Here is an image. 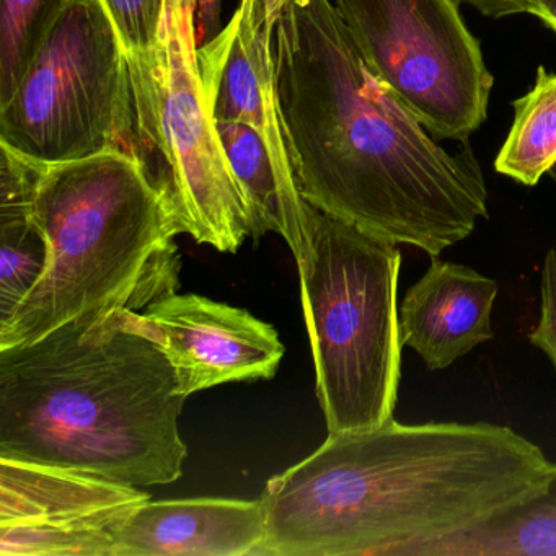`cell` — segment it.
<instances>
[{
	"label": "cell",
	"mask_w": 556,
	"mask_h": 556,
	"mask_svg": "<svg viewBox=\"0 0 556 556\" xmlns=\"http://www.w3.org/2000/svg\"><path fill=\"white\" fill-rule=\"evenodd\" d=\"M239 8L253 24L275 28L285 9V0H240Z\"/></svg>",
	"instance_id": "obj_21"
},
{
	"label": "cell",
	"mask_w": 556,
	"mask_h": 556,
	"mask_svg": "<svg viewBox=\"0 0 556 556\" xmlns=\"http://www.w3.org/2000/svg\"><path fill=\"white\" fill-rule=\"evenodd\" d=\"M115 25L128 56H142L154 48L161 30L165 0H100Z\"/></svg>",
	"instance_id": "obj_18"
},
{
	"label": "cell",
	"mask_w": 556,
	"mask_h": 556,
	"mask_svg": "<svg viewBox=\"0 0 556 556\" xmlns=\"http://www.w3.org/2000/svg\"><path fill=\"white\" fill-rule=\"evenodd\" d=\"M148 501L138 486L0 457V555L115 556L123 527Z\"/></svg>",
	"instance_id": "obj_9"
},
{
	"label": "cell",
	"mask_w": 556,
	"mask_h": 556,
	"mask_svg": "<svg viewBox=\"0 0 556 556\" xmlns=\"http://www.w3.org/2000/svg\"><path fill=\"white\" fill-rule=\"evenodd\" d=\"M27 168L48 265L0 324V350L34 343L76 318L144 311L177 294L175 237L184 230L138 157L122 151L54 164L27 157Z\"/></svg>",
	"instance_id": "obj_4"
},
{
	"label": "cell",
	"mask_w": 556,
	"mask_h": 556,
	"mask_svg": "<svg viewBox=\"0 0 556 556\" xmlns=\"http://www.w3.org/2000/svg\"><path fill=\"white\" fill-rule=\"evenodd\" d=\"M194 0H165L154 48L128 56L135 155L167 198L184 233L236 253L252 236L201 79Z\"/></svg>",
	"instance_id": "obj_6"
},
{
	"label": "cell",
	"mask_w": 556,
	"mask_h": 556,
	"mask_svg": "<svg viewBox=\"0 0 556 556\" xmlns=\"http://www.w3.org/2000/svg\"><path fill=\"white\" fill-rule=\"evenodd\" d=\"M529 14L556 31V0H530Z\"/></svg>",
	"instance_id": "obj_23"
},
{
	"label": "cell",
	"mask_w": 556,
	"mask_h": 556,
	"mask_svg": "<svg viewBox=\"0 0 556 556\" xmlns=\"http://www.w3.org/2000/svg\"><path fill=\"white\" fill-rule=\"evenodd\" d=\"M354 45L425 128L467 142L488 115L493 76L458 0H331Z\"/></svg>",
	"instance_id": "obj_8"
},
{
	"label": "cell",
	"mask_w": 556,
	"mask_h": 556,
	"mask_svg": "<svg viewBox=\"0 0 556 556\" xmlns=\"http://www.w3.org/2000/svg\"><path fill=\"white\" fill-rule=\"evenodd\" d=\"M142 314L185 399L223 383L273 379L285 356L271 325L203 295H168Z\"/></svg>",
	"instance_id": "obj_10"
},
{
	"label": "cell",
	"mask_w": 556,
	"mask_h": 556,
	"mask_svg": "<svg viewBox=\"0 0 556 556\" xmlns=\"http://www.w3.org/2000/svg\"><path fill=\"white\" fill-rule=\"evenodd\" d=\"M0 144L47 164L110 151L135 155L128 54L100 0L64 9L0 106Z\"/></svg>",
	"instance_id": "obj_7"
},
{
	"label": "cell",
	"mask_w": 556,
	"mask_h": 556,
	"mask_svg": "<svg viewBox=\"0 0 556 556\" xmlns=\"http://www.w3.org/2000/svg\"><path fill=\"white\" fill-rule=\"evenodd\" d=\"M302 305L328 434L392 421L402 379V253L307 203Z\"/></svg>",
	"instance_id": "obj_5"
},
{
	"label": "cell",
	"mask_w": 556,
	"mask_h": 556,
	"mask_svg": "<svg viewBox=\"0 0 556 556\" xmlns=\"http://www.w3.org/2000/svg\"><path fill=\"white\" fill-rule=\"evenodd\" d=\"M481 15L490 18L509 17V15L529 12L530 0H464Z\"/></svg>",
	"instance_id": "obj_22"
},
{
	"label": "cell",
	"mask_w": 556,
	"mask_h": 556,
	"mask_svg": "<svg viewBox=\"0 0 556 556\" xmlns=\"http://www.w3.org/2000/svg\"><path fill=\"white\" fill-rule=\"evenodd\" d=\"M514 112L494 168L526 187H535L556 165V74L539 67L535 86L514 102Z\"/></svg>",
	"instance_id": "obj_16"
},
{
	"label": "cell",
	"mask_w": 556,
	"mask_h": 556,
	"mask_svg": "<svg viewBox=\"0 0 556 556\" xmlns=\"http://www.w3.org/2000/svg\"><path fill=\"white\" fill-rule=\"evenodd\" d=\"M494 279L432 256L421 279L400 305V330L429 370H442L493 338Z\"/></svg>",
	"instance_id": "obj_13"
},
{
	"label": "cell",
	"mask_w": 556,
	"mask_h": 556,
	"mask_svg": "<svg viewBox=\"0 0 556 556\" xmlns=\"http://www.w3.org/2000/svg\"><path fill=\"white\" fill-rule=\"evenodd\" d=\"M413 556H556V465L532 496Z\"/></svg>",
	"instance_id": "obj_15"
},
{
	"label": "cell",
	"mask_w": 556,
	"mask_h": 556,
	"mask_svg": "<svg viewBox=\"0 0 556 556\" xmlns=\"http://www.w3.org/2000/svg\"><path fill=\"white\" fill-rule=\"evenodd\" d=\"M265 539L262 500L148 501L123 527L115 556H256Z\"/></svg>",
	"instance_id": "obj_12"
},
{
	"label": "cell",
	"mask_w": 556,
	"mask_h": 556,
	"mask_svg": "<svg viewBox=\"0 0 556 556\" xmlns=\"http://www.w3.org/2000/svg\"><path fill=\"white\" fill-rule=\"evenodd\" d=\"M273 35L275 28L253 24L239 8L211 43L198 48V63L214 122L243 123L262 136L289 204L305 216L307 201L299 191L282 135Z\"/></svg>",
	"instance_id": "obj_11"
},
{
	"label": "cell",
	"mask_w": 556,
	"mask_h": 556,
	"mask_svg": "<svg viewBox=\"0 0 556 556\" xmlns=\"http://www.w3.org/2000/svg\"><path fill=\"white\" fill-rule=\"evenodd\" d=\"M194 27H197L198 48L211 43L223 31L220 27V8L223 0H194Z\"/></svg>",
	"instance_id": "obj_20"
},
{
	"label": "cell",
	"mask_w": 556,
	"mask_h": 556,
	"mask_svg": "<svg viewBox=\"0 0 556 556\" xmlns=\"http://www.w3.org/2000/svg\"><path fill=\"white\" fill-rule=\"evenodd\" d=\"M529 340L548 356L556 369V250H549L543 263L542 311Z\"/></svg>",
	"instance_id": "obj_19"
},
{
	"label": "cell",
	"mask_w": 556,
	"mask_h": 556,
	"mask_svg": "<svg viewBox=\"0 0 556 556\" xmlns=\"http://www.w3.org/2000/svg\"><path fill=\"white\" fill-rule=\"evenodd\" d=\"M0 324L12 317L48 265V245L31 217L27 157L0 144Z\"/></svg>",
	"instance_id": "obj_14"
},
{
	"label": "cell",
	"mask_w": 556,
	"mask_h": 556,
	"mask_svg": "<svg viewBox=\"0 0 556 556\" xmlns=\"http://www.w3.org/2000/svg\"><path fill=\"white\" fill-rule=\"evenodd\" d=\"M289 2H291V0H285V5L289 4Z\"/></svg>",
	"instance_id": "obj_24"
},
{
	"label": "cell",
	"mask_w": 556,
	"mask_h": 556,
	"mask_svg": "<svg viewBox=\"0 0 556 556\" xmlns=\"http://www.w3.org/2000/svg\"><path fill=\"white\" fill-rule=\"evenodd\" d=\"M73 0H0V106L27 73L45 38Z\"/></svg>",
	"instance_id": "obj_17"
},
{
	"label": "cell",
	"mask_w": 556,
	"mask_h": 556,
	"mask_svg": "<svg viewBox=\"0 0 556 556\" xmlns=\"http://www.w3.org/2000/svg\"><path fill=\"white\" fill-rule=\"evenodd\" d=\"M282 135L302 198L439 256L488 219L468 149L451 154L370 71L331 0H291L273 35Z\"/></svg>",
	"instance_id": "obj_1"
},
{
	"label": "cell",
	"mask_w": 556,
	"mask_h": 556,
	"mask_svg": "<svg viewBox=\"0 0 556 556\" xmlns=\"http://www.w3.org/2000/svg\"><path fill=\"white\" fill-rule=\"evenodd\" d=\"M185 400L144 314L76 318L0 350V457L129 486L174 483L188 457Z\"/></svg>",
	"instance_id": "obj_3"
},
{
	"label": "cell",
	"mask_w": 556,
	"mask_h": 556,
	"mask_svg": "<svg viewBox=\"0 0 556 556\" xmlns=\"http://www.w3.org/2000/svg\"><path fill=\"white\" fill-rule=\"evenodd\" d=\"M542 448L490 422L402 425L328 434L266 484L256 556H413L532 496Z\"/></svg>",
	"instance_id": "obj_2"
}]
</instances>
